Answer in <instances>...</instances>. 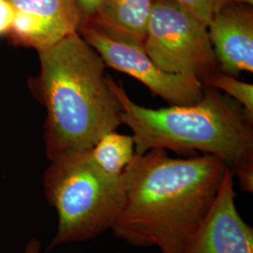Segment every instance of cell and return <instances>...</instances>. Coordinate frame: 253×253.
I'll return each instance as SVG.
<instances>
[{
    "mask_svg": "<svg viewBox=\"0 0 253 253\" xmlns=\"http://www.w3.org/2000/svg\"><path fill=\"white\" fill-rule=\"evenodd\" d=\"M14 10L31 19L42 37L44 49L77 33L80 17L74 0H8Z\"/></svg>",
    "mask_w": 253,
    "mask_h": 253,
    "instance_id": "cell-10",
    "label": "cell"
},
{
    "mask_svg": "<svg viewBox=\"0 0 253 253\" xmlns=\"http://www.w3.org/2000/svg\"><path fill=\"white\" fill-rule=\"evenodd\" d=\"M217 156L174 159L164 149L135 154L122 172L125 202L114 235L161 253H190L228 170Z\"/></svg>",
    "mask_w": 253,
    "mask_h": 253,
    "instance_id": "cell-1",
    "label": "cell"
},
{
    "mask_svg": "<svg viewBox=\"0 0 253 253\" xmlns=\"http://www.w3.org/2000/svg\"><path fill=\"white\" fill-rule=\"evenodd\" d=\"M205 25L210 24L217 12L234 0H172Z\"/></svg>",
    "mask_w": 253,
    "mask_h": 253,
    "instance_id": "cell-13",
    "label": "cell"
},
{
    "mask_svg": "<svg viewBox=\"0 0 253 253\" xmlns=\"http://www.w3.org/2000/svg\"><path fill=\"white\" fill-rule=\"evenodd\" d=\"M41 242L36 238H32L28 241L24 253H41Z\"/></svg>",
    "mask_w": 253,
    "mask_h": 253,
    "instance_id": "cell-16",
    "label": "cell"
},
{
    "mask_svg": "<svg viewBox=\"0 0 253 253\" xmlns=\"http://www.w3.org/2000/svg\"><path fill=\"white\" fill-rule=\"evenodd\" d=\"M91 157L103 172L119 176L135 155L132 136L119 134L117 130L101 136L90 150Z\"/></svg>",
    "mask_w": 253,
    "mask_h": 253,
    "instance_id": "cell-11",
    "label": "cell"
},
{
    "mask_svg": "<svg viewBox=\"0 0 253 253\" xmlns=\"http://www.w3.org/2000/svg\"><path fill=\"white\" fill-rule=\"evenodd\" d=\"M152 5L153 0H104L89 24L115 40L144 47Z\"/></svg>",
    "mask_w": 253,
    "mask_h": 253,
    "instance_id": "cell-9",
    "label": "cell"
},
{
    "mask_svg": "<svg viewBox=\"0 0 253 253\" xmlns=\"http://www.w3.org/2000/svg\"><path fill=\"white\" fill-rule=\"evenodd\" d=\"M82 38L100 54L106 68L126 73L171 105H190L204 97V84L192 77L165 73L144 47L115 40L92 24L79 27Z\"/></svg>",
    "mask_w": 253,
    "mask_h": 253,
    "instance_id": "cell-6",
    "label": "cell"
},
{
    "mask_svg": "<svg viewBox=\"0 0 253 253\" xmlns=\"http://www.w3.org/2000/svg\"><path fill=\"white\" fill-rule=\"evenodd\" d=\"M122 107V124L132 131L135 154L152 149L200 152L224 160L234 174L253 168V118L235 100L204 85V97L190 105L146 108L107 76Z\"/></svg>",
    "mask_w": 253,
    "mask_h": 253,
    "instance_id": "cell-3",
    "label": "cell"
},
{
    "mask_svg": "<svg viewBox=\"0 0 253 253\" xmlns=\"http://www.w3.org/2000/svg\"><path fill=\"white\" fill-rule=\"evenodd\" d=\"M235 4H242V5H248L253 6V0H234Z\"/></svg>",
    "mask_w": 253,
    "mask_h": 253,
    "instance_id": "cell-17",
    "label": "cell"
},
{
    "mask_svg": "<svg viewBox=\"0 0 253 253\" xmlns=\"http://www.w3.org/2000/svg\"><path fill=\"white\" fill-rule=\"evenodd\" d=\"M38 54L48 160L90 151L101 136L122 124V107L109 85L105 64L79 32Z\"/></svg>",
    "mask_w": 253,
    "mask_h": 253,
    "instance_id": "cell-2",
    "label": "cell"
},
{
    "mask_svg": "<svg viewBox=\"0 0 253 253\" xmlns=\"http://www.w3.org/2000/svg\"><path fill=\"white\" fill-rule=\"evenodd\" d=\"M208 27L219 71L233 76L253 73V9L231 3L217 12Z\"/></svg>",
    "mask_w": 253,
    "mask_h": 253,
    "instance_id": "cell-8",
    "label": "cell"
},
{
    "mask_svg": "<svg viewBox=\"0 0 253 253\" xmlns=\"http://www.w3.org/2000/svg\"><path fill=\"white\" fill-rule=\"evenodd\" d=\"M15 10L8 0H0V36L8 35Z\"/></svg>",
    "mask_w": 253,
    "mask_h": 253,
    "instance_id": "cell-15",
    "label": "cell"
},
{
    "mask_svg": "<svg viewBox=\"0 0 253 253\" xmlns=\"http://www.w3.org/2000/svg\"><path fill=\"white\" fill-rule=\"evenodd\" d=\"M234 178L228 168L190 253H253V229L235 206Z\"/></svg>",
    "mask_w": 253,
    "mask_h": 253,
    "instance_id": "cell-7",
    "label": "cell"
},
{
    "mask_svg": "<svg viewBox=\"0 0 253 253\" xmlns=\"http://www.w3.org/2000/svg\"><path fill=\"white\" fill-rule=\"evenodd\" d=\"M80 17V27L92 23L99 13L104 0H74Z\"/></svg>",
    "mask_w": 253,
    "mask_h": 253,
    "instance_id": "cell-14",
    "label": "cell"
},
{
    "mask_svg": "<svg viewBox=\"0 0 253 253\" xmlns=\"http://www.w3.org/2000/svg\"><path fill=\"white\" fill-rule=\"evenodd\" d=\"M204 85H208L223 92L228 97L237 101L245 111L253 118V84L239 81L235 76L222 73L219 70L211 73L203 80Z\"/></svg>",
    "mask_w": 253,
    "mask_h": 253,
    "instance_id": "cell-12",
    "label": "cell"
},
{
    "mask_svg": "<svg viewBox=\"0 0 253 253\" xmlns=\"http://www.w3.org/2000/svg\"><path fill=\"white\" fill-rule=\"evenodd\" d=\"M50 162L43 188L48 203L56 210L58 225L49 251L112 229L125 202L122 176L103 172L90 151L66 154Z\"/></svg>",
    "mask_w": 253,
    "mask_h": 253,
    "instance_id": "cell-4",
    "label": "cell"
},
{
    "mask_svg": "<svg viewBox=\"0 0 253 253\" xmlns=\"http://www.w3.org/2000/svg\"><path fill=\"white\" fill-rule=\"evenodd\" d=\"M144 49L165 73L203 82L219 70L208 26L172 0H153Z\"/></svg>",
    "mask_w": 253,
    "mask_h": 253,
    "instance_id": "cell-5",
    "label": "cell"
}]
</instances>
